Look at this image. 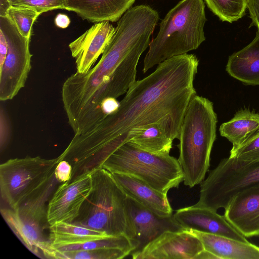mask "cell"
<instances>
[{
    "mask_svg": "<svg viewBox=\"0 0 259 259\" xmlns=\"http://www.w3.org/2000/svg\"><path fill=\"white\" fill-rule=\"evenodd\" d=\"M1 213L16 236L31 252L41 258H57V250L44 234V222L24 217L10 207H2Z\"/></svg>",
    "mask_w": 259,
    "mask_h": 259,
    "instance_id": "obj_14",
    "label": "cell"
},
{
    "mask_svg": "<svg viewBox=\"0 0 259 259\" xmlns=\"http://www.w3.org/2000/svg\"><path fill=\"white\" fill-rule=\"evenodd\" d=\"M54 22L56 26L64 29L69 25L70 20L67 15L59 13L56 15Z\"/></svg>",
    "mask_w": 259,
    "mask_h": 259,
    "instance_id": "obj_31",
    "label": "cell"
},
{
    "mask_svg": "<svg viewBox=\"0 0 259 259\" xmlns=\"http://www.w3.org/2000/svg\"><path fill=\"white\" fill-rule=\"evenodd\" d=\"M11 6H20L34 10L40 14L57 9H65L63 0H8Z\"/></svg>",
    "mask_w": 259,
    "mask_h": 259,
    "instance_id": "obj_27",
    "label": "cell"
},
{
    "mask_svg": "<svg viewBox=\"0 0 259 259\" xmlns=\"http://www.w3.org/2000/svg\"><path fill=\"white\" fill-rule=\"evenodd\" d=\"M130 253L120 248H99L58 252V258L121 259Z\"/></svg>",
    "mask_w": 259,
    "mask_h": 259,
    "instance_id": "obj_24",
    "label": "cell"
},
{
    "mask_svg": "<svg viewBox=\"0 0 259 259\" xmlns=\"http://www.w3.org/2000/svg\"><path fill=\"white\" fill-rule=\"evenodd\" d=\"M230 157L245 162L259 161V132L235 150Z\"/></svg>",
    "mask_w": 259,
    "mask_h": 259,
    "instance_id": "obj_26",
    "label": "cell"
},
{
    "mask_svg": "<svg viewBox=\"0 0 259 259\" xmlns=\"http://www.w3.org/2000/svg\"><path fill=\"white\" fill-rule=\"evenodd\" d=\"M0 30L7 39L8 51L0 65V100L13 99L25 86L30 71L32 55L30 38L24 36L7 16H0Z\"/></svg>",
    "mask_w": 259,
    "mask_h": 259,
    "instance_id": "obj_8",
    "label": "cell"
},
{
    "mask_svg": "<svg viewBox=\"0 0 259 259\" xmlns=\"http://www.w3.org/2000/svg\"><path fill=\"white\" fill-rule=\"evenodd\" d=\"M198 65L197 57L187 53L157 65L131 86L114 112L74 135L66 149L69 158L85 170L101 167L117 148L154 124L162 125L172 140L178 139L187 106L196 94L194 80Z\"/></svg>",
    "mask_w": 259,
    "mask_h": 259,
    "instance_id": "obj_1",
    "label": "cell"
},
{
    "mask_svg": "<svg viewBox=\"0 0 259 259\" xmlns=\"http://www.w3.org/2000/svg\"><path fill=\"white\" fill-rule=\"evenodd\" d=\"M112 175L127 196L159 216L165 217L173 214L167 194L132 176L118 173Z\"/></svg>",
    "mask_w": 259,
    "mask_h": 259,
    "instance_id": "obj_16",
    "label": "cell"
},
{
    "mask_svg": "<svg viewBox=\"0 0 259 259\" xmlns=\"http://www.w3.org/2000/svg\"><path fill=\"white\" fill-rule=\"evenodd\" d=\"M173 216L186 230H193L248 242L224 215L210 209L193 205L177 209Z\"/></svg>",
    "mask_w": 259,
    "mask_h": 259,
    "instance_id": "obj_13",
    "label": "cell"
},
{
    "mask_svg": "<svg viewBox=\"0 0 259 259\" xmlns=\"http://www.w3.org/2000/svg\"><path fill=\"white\" fill-rule=\"evenodd\" d=\"M55 177L59 183H64L69 181L72 177V167L66 160H61L55 169Z\"/></svg>",
    "mask_w": 259,
    "mask_h": 259,
    "instance_id": "obj_28",
    "label": "cell"
},
{
    "mask_svg": "<svg viewBox=\"0 0 259 259\" xmlns=\"http://www.w3.org/2000/svg\"><path fill=\"white\" fill-rule=\"evenodd\" d=\"M49 239L55 249L64 246L81 244L111 236L73 223L58 222L49 226Z\"/></svg>",
    "mask_w": 259,
    "mask_h": 259,
    "instance_id": "obj_21",
    "label": "cell"
},
{
    "mask_svg": "<svg viewBox=\"0 0 259 259\" xmlns=\"http://www.w3.org/2000/svg\"><path fill=\"white\" fill-rule=\"evenodd\" d=\"M226 71L247 85H259V30L253 40L229 56Z\"/></svg>",
    "mask_w": 259,
    "mask_h": 259,
    "instance_id": "obj_19",
    "label": "cell"
},
{
    "mask_svg": "<svg viewBox=\"0 0 259 259\" xmlns=\"http://www.w3.org/2000/svg\"><path fill=\"white\" fill-rule=\"evenodd\" d=\"M40 15L36 11L27 7L11 6L6 16L15 25L22 35L30 39L33 24Z\"/></svg>",
    "mask_w": 259,
    "mask_h": 259,
    "instance_id": "obj_25",
    "label": "cell"
},
{
    "mask_svg": "<svg viewBox=\"0 0 259 259\" xmlns=\"http://www.w3.org/2000/svg\"><path fill=\"white\" fill-rule=\"evenodd\" d=\"M204 247L190 231H167L132 253L134 259H195Z\"/></svg>",
    "mask_w": 259,
    "mask_h": 259,
    "instance_id": "obj_10",
    "label": "cell"
},
{
    "mask_svg": "<svg viewBox=\"0 0 259 259\" xmlns=\"http://www.w3.org/2000/svg\"><path fill=\"white\" fill-rule=\"evenodd\" d=\"M259 184V161L245 162L223 159L200 184L199 200L194 205L217 211L224 209L238 193Z\"/></svg>",
    "mask_w": 259,
    "mask_h": 259,
    "instance_id": "obj_7",
    "label": "cell"
},
{
    "mask_svg": "<svg viewBox=\"0 0 259 259\" xmlns=\"http://www.w3.org/2000/svg\"><path fill=\"white\" fill-rule=\"evenodd\" d=\"M92 188L91 172L62 183L54 193L47 206L49 226L58 222L72 223Z\"/></svg>",
    "mask_w": 259,
    "mask_h": 259,
    "instance_id": "obj_9",
    "label": "cell"
},
{
    "mask_svg": "<svg viewBox=\"0 0 259 259\" xmlns=\"http://www.w3.org/2000/svg\"><path fill=\"white\" fill-rule=\"evenodd\" d=\"M218 259V258L211 252L204 249L195 257V259Z\"/></svg>",
    "mask_w": 259,
    "mask_h": 259,
    "instance_id": "obj_33",
    "label": "cell"
},
{
    "mask_svg": "<svg viewBox=\"0 0 259 259\" xmlns=\"http://www.w3.org/2000/svg\"><path fill=\"white\" fill-rule=\"evenodd\" d=\"M208 8L222 21L232 23L243 17L247 0H204Z\"/></svg>",
    "mask_w": 259,
    "mask_h": 259,
    "instance_id": "obj_23",
    "label": "cell"
},
{
    "mask_svg": "<svg viewBox=\"0 0 259 259\" xmlns=\"http://www.w3.org/2000/svg\"><path fill=\"white\" fill-rule=\"evenodd\" d=\"M201 241L204 249L218 259H259V247L249 242L193 230H188Z\"/></svg>",
    "mask_w": 259,
    "mask_h": 259,
    "instance_id": "obj_18",
    "label": "cell"
},
{
    "mask_svg": "<svg viewBox=\"0 0 259 259\" xmlns=\"http://www.w3.org/2000/svg\"><path fill=\"white\" fill-rule=\"evenodd\" d=\"M247 8L252 20L249 27L255 26L259 30V0H247Z\"/></svg>",
    "mask_w": 259,
    "mask_h": 259,
    "instance_id": "obj_29",
    "label": "cell"
},
{
    "mask_svg": "<svg viewBox=\"0 0 259 259\" xmlns=\"http://www.w3.org/2000/svg\"><path fill=\"white\" fill-rule=\"evenodd\" d=\"M217 114L208 99L194 95L185 111L178 139L183 182L193 188L204 179L210 166V157L216 138Z\"/></svg>",
    "mask_w": 259,
    "mask_h": 259,
    "instance_id": "obj_3",
    "label": "cell"
},
{
    "mask_svg": "<svg viewBox=\"0 0 259 259\" xmlns=\"http://www.w3.org/2000/svg\"><path fill=\"white\" fill-rule=\"evenodd\" d=\"M11 6L8 0H0V16H6Z\"/></svg>",
    "mask_w": 259,
    "mask_h": 259,
    "instance_id": "obj_32",
    "label": "cell"
},
{
    "mask_svg": "<svg viewBox=\"0 0 259 259\" xmlns=\"http://www.w3.org/2000/svg\"><path fill=\"white\" fill-rule=\"evenodd\" d=\"M136 0H63L65 9L92 23L116 22Z\"/></svg>",
    "mask_w": 259,
    "mask_h": 259,
    "instance_id": "obj_17",
    "label": "cell"
},
{
    "mask_svg": "<svg viewBox=\"0 0 259 259\" xmlns=\"http://www.w3.org/2000/svg\"><path fill=\"white\" fill-rule=\"evenodd\" d=\"M8 51L7 39L3 32L0 30V65L4 62Z\"/></svg>",
    "mask_w": 259,
    "mask_h": 259,
    "instance_id": "obj_30",
    "label": "cell"
},
{
    "mask_svg": "<svg viewBox=\"0 0 259 259\" xmlns=\"http://www.w3.org/2000/svg\"><path fill=\"white\" fill-rule=\"evenodd\" d=\"M206 21L203 0H181L170 10L150 41L143 62L145 73L171 57L196 50L205 40Z\"/></svg>",
    "mask_w": 259,
    "mask_h": 259,
    "instance_id": "obj_4",
    "label": "cell"
},
{
    "mask_svg": "<svg viewBox=\"0 0 259 259\" xmlns=\"http://www.w3.org/2000/svg\"><path fill=\"white\" fill-rule=\"evenodd\" d=\"M126 206L135 231L134 241L136 247L132 253L141 251L165 231L186 230L175 220L173 214L165 217L159 216L128 196Z\"/></svg>",
    "mask_w": 259,
    "mask_h": 259,
    "instance_id": "obj_12",
    "label": "cell"
},
{
    "mask_svg": "<svg viewBox=\"0 0 259 259\" xmlns=\"http://www.w3.org/2000/svg\"><path fill=\"white\" fill-rule=\"evenodd\" d=\"M58 157L39 156L10 159L0 165L2 198L20 215L47 220L46 203L58 182L55 169Z\"/></svg>",
    "mask_w": 259,
    "mask_h": 259,
    "instance_id": "obj_2",
    "label": "cell"
},
{
    "mask_svg": "<svg viewBox=\"0 0 259 259\" xmlns=\"http://www.w3.org/2000/svg\"><path fill=\"white\" fill-rule=\"evenodd\" d=\"M173 141L162 125L154 124L136 134L128 142L149 153L165 155L169 154Z\"/></svg>",
    "mask_w": 259,
    "mask_h": 259,
    "instance_id": "obj_22",
    "label": "cell"
},
{
    "mask_svg": "<svg viewBox=\"0 0 259 259\" xmlns=\"http://www.w3.org/2000/svg\"><path fill=\"white\" fill-rule=\"evenodd\" d=\"M224 215L246 238L259 236V184L236 194Z\"/></svg>",
    "mask_w": 259,
    "mask_h": 259,
    "instance_id": "obj_15",
    "label": "cell"
},
{
    "mask_svg": "<svg viewBox=\"0 0 259 259\" xmlns=\"http://www.w3.org/2000/svg\"><path fill=\"white\" fill-rule=\"evenodd\" d=\"M222 137L232 143L235 150L259 132V114L248 109L238 111L230 120L219 129Z\"/></svg>",
    "mask_w": 259,
    "mask_h": 259,
    "instance_id": "obj_20",
    "label": "cell"
},
{
    "mask_svg": "<svg viewBox=\"0 0 259 259\" xmlns=\"http://www.w3.org/2000/svg\"><path fill=\"white\" fill-rule=\"evenodd\" d=\"M116 31L110 21L95 23L69 45L72 57L75 59L77 71L87 72L103 54Z\"/></svg>",
    "mask_w": 259,
    "mask_h": 259,
    "instance_id": "obj_11",
    "label": "cell"
},
{
    "mask_svg": "<svg viewBox=\"0 0 259 259\" xmlns=\"http://www.w3.org/2000/svg\"><path fill=\"white\" fill-rule=\"evenodd\" d=\"M91 176L92 190L72 223L134 241L135 231L127 211L126 194L108 170L97 168Z\"/></svg>",
    "mask_w": 259,
    "mask_h": 259,
    "instance_id": "obj_5",
    "label": "cell"
},
{
    "mask_svg": "<svg viewBox=\"0 0 259 259\" xmlns=\"http://www.w3.org/2000/svg\"><path fill=\"white\" fill-rule=\"evenodd\" d=\"M102 167L112 174L135 177L165 194L178 188L184 175L178 159L169 154H154L137 148L129 142L117 148Z\"/></svg>",
    "mask_w": 259,
    "mask_h": 259,
    "instance_id": "obj_6",
    "label": "cell"
}]
</instances>
